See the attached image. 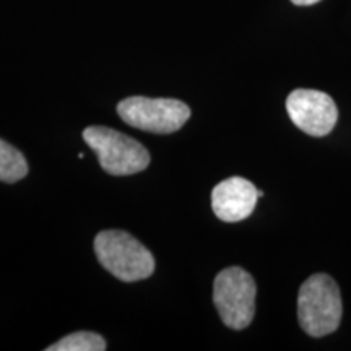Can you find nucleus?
<instances>
[{"instance_id":"1","label":"nucleus","mask_w":351,"mask_h":351,"mask_svg":"<svg viewBox=\"0 0 351 351\" xmlns=\"http://www.w3.org/2000/svg\"><path fill=\"white\" fill-rule=\"evenodd\" d=\"M343 306L339 285L330 275L315 274L301 285L298 295V319L309 337L330 335L340 327Z\"/></svg>"},{"instance_id":"2","label":"nucleus","mask_w":351,"mask_h":351,"mask_svg":"<svg viewBox=\"0 0 351 351\" xmlns=\"http://www.w3.org/2000/svg\"><path fill=\"white\" fill-rule=\"evenodd\" d=\"M95 252L101 265L122 282H138L155 271L153 254L125 231H101L95 239Z\"/></svg>"},{"instance_id":"3","label":"nucleus","mask_w":351,"mask_h":351,"mask_svg":"<svg viewBox=\"0 0 351 351\" xmlns=\"http://www.w3.org/2000/svg\"><path fill=\"white\" fill-rule=\"evenodd\" d=\"M83 140L98 155L101 168L112 176L137 174L150 165V153L142 143L114 129L91 125L83 130Z\"/></svg>"},{"instance_id":"4","label":"nucleus","mask_w":351,"mask_h":351,"mask_svg":"<svg viewBox=\"0 0 351 351\" xmlns=\"http://www.w3.org/2000/svg\"><path fill=\"white\" fill-rule=\"evenodd\" d=\"M257 287L252 275L241 267H228L217 275L213 283V301L225 326L243 330L256 314Z\"/></svg>"},{"instance_id":"5","label":"nucleus","mask_w":351,"mask_h":351,"mask_svg":"<svg viewBox=\"0 0 351 351\" xmlns=\"http://www.w3.org/2000/svg\"><path fill=\"white\" fill-rule=\"evenodd\" d=\"M117 114L135 129L152 134H173L191 119V108L178 99L130 96L117 104Z\"/></svg>"},{"instance_id":"6","label":"nucleus","mask_w":351,"mask_h":351,"mask_svg":"<svg viewBox=\"0 0 351 351\" xmlns=\"http://www.w3.org/2000/svg\"><path fill=\"white\" fill-rule=\"evenodd\" d=\"M289 119L311 137H326L339 121L335 101L324 91L300 88L287 98Z\"/></svg>"},{"instance_id":"7","label":"nucleus","mask_w":351,"mask_h":351,"mask_svg":"<svg viewBox=\"0 0 351 351\" xmlns=\"http://www.w3.org/2000/svg\"><path fill=\"white\" fill-rule=\"evenodd\" d=\"M258 191L251 181L232 176L215 186L212 208L221 221L236 223L251 217L257 205Z\"/></svg>"},{"instance_id":"8","label":"nucleus","mask_w":351,"mask_h":351,"mask_svg":"<svg viewBox=\"0 0 351 351\" xmlns=\"http://www.w3.org/2000/svg\"><path fill=\"white\" fill-rule=\"evenodd\" d=\"M28 174V163L20 150L0 138V181L13 184Z\"/></svg>"},{"instance_id":"9","label":"nucleus","mask_w":351,"mask_h":351,"mask_svg":"<svg viewBox=\"0 0 351 351\" xmlns=\"http://www.w3.org/2000/svg\"><path fill=\"white\" fill-rule=\"evenodd\" d=\"M106 341L95 332H75L51 345L47 351H104Z\"/></svg>"},{"instance_id":"10","label":"nucleus","mask_w":351,"mask_h":351,"mask_svg":"<svg viewBox=\"0 0 351 351\" xmlns=\"http://www.w3.org/2000/svg\"><path fill=\"white\" fill-rule=\"evenodd\" d=\"M295 5H300V7H307V5H314V3H319L320 0H291Z\"/></svg>"}]
</instances>
